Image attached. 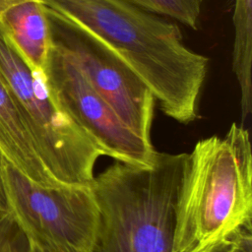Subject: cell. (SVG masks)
I'll list each match as a JSON object with an SVG mask.
<instances>
[{
	"label": "cell",
	"mask_w": 252,
	"mask_h": 252,
	"mask_svg": "<svg viewBox=\"0 0 252 252\" xmlns=\"http://www.w3.org/2000/svg\"><path fill=\"white\" fill-rule=\"evenodd\" d=\"M40 1L136 74L166 116L198 117L209 59L184 43L176 24L127 0Z\"/></svg>",
	"instance_id": "1"
},
{
	"label": "cell",
	"mask_w": 252,
	"mask_h": 252,
	"mask_svg": "<svg viewBox=\"0 0 252 252\" xmlns=\"http://www.w3.org/2000/svg\"><path fill=\"white\" fill-rule=\"evenodd\" d=\"M174 252H225L252 226L250 135L233 123L224 136L198 141L187 154L178 188Z\"/></svg>",
	"instance_id": "2"
},
{
	"label": "cell",
	"mask_w": 252,
	"mask_h": 252,
	"mask_svg": "<svg viewBox=\"0 0 252 252\" xmlns=\"http://www.w3.org/2000/svg\"><path fill=\"white\" fill-rule=\"evenodd\" d=\"M187 154L157 153L152 166L116 161L91 188L100 222L94 252H174V213Z\"/></svg>",
	"instance_id": "3"
},
{
	"label": "cell",
	"mask_w": 252,
	"mask_h": 252,
	"mask_svg": "<svg viewBox=\"0 0 252 252\" xmlns=\"http://www.w3.org/2000/svg\"><path fill=\"white\" fill-rule=\"evenodd\" d=\"M1 175L7 212L30 242L45 248L94 251L100 215L91 185L41 186L3 156Z\"/></svg>",
	"instance_id": "4"
},
{
	"label": "cell",
	"mask_w": 252,
	"mask_h": 252,
	"mask_svg": "<svg viewBox=\"0 0 252 252\" xmlns=\"http://www.w3.org/2000/svg\"><path fill=\"white\" fill-rule=\"evenodd\" d=\"M0 76L10 90L46 166L67 165L88 150L91 144L88 133L50 93L45 74L32 71L1 23Z\"/></svg>",
	"instance_id": "5"
},
{
	"label": "cell",
	"mask_w": 252,
	"mask_h": 252,
	"mask_svg": "<svg viewBox=\"0 0 252 252\" xmlns=\"http://www.w3.org/2000/svg\"><path fill=\"white\" fill-rule=\"evenodd\" d=\"M44 74L49 91L61 106L116 161L152 166L157 151L129 130L93 89L72 56L52 41Z\"/></svg>",
	"instance_id": "6"
},
{
	"label": "cell",
	"mask_w": 252,
	"mask_h": 252,
	"mask_svg": "<svg viewBox=\"0 0 252 252\" xmlns=\"http://www.w3.org/2000/svg\"><path fill=\"white\" fill-rule=\"evenodd\" d=\"M51 39L75 60L97 94L120 121L148 144L155 96L149 88L116 57L79 29L45 7Z\"/></svg>",
	"instance_id": "7"
},
{
	"label": "cell",
	"mask_w": 252,
	"mask_h": 252,
	"mask_svg": "<svg viewBox=\"0 0 252 252\" xmlns=\"http://www.w3.org/2000/svg\"><path fill=\"white\" fill-rule=\"evenodd\" d=\"M0 153L30 180L46 187L60 185L47 170L13 95L0 76Z\"/></svg>",
	"instance_id": "8"
},
{
	"label": "cell",
	"mask_w": 252,
	"mask_h": 252,
	"mask_svg": "<svg viewBox=\"0 0 252 252\" xmlns=\"http://www.w3.org/2000/svg\"><path fill=\"white\" fill-rule=\"evenodd\" d=\"M0 23L32 71L44 73L52 39L41 1L28 0L9 8L0 16Z\"/></svg>",
	"instance_id": "9"
},
{
	"label": "cell",
	"mask_w": 252,
	"mask_h": 252,
	"mask_svg": "<svg viewBox=\"0 0 252 252\" xmlns=\"http://www.w3.org/2000/svg\"><path fill=\"white\" fill-rule=\"evenodd\" d=\"M232 72L240 89L241 120L252 110V0H233Z\"/></svg>",
	"instance_id": "10"
},
{
	"label": "cell",
	"mask_w": 252,
	"mask_h": 252,
	"mask_svg": "<svg viewBox=\"0 0 252 252\" xmlns=\"http://www.w3.org/2000/svg\"><path fill=\"white\" fill-rule=\"evenodd\" d=\"M148 12L174 19L180 24L198 29L201 7L204 0H127Z\"/></svg>",
	"instance_id": "11"
},
{
	"label": "cell",
	"mask_w": 252,
	"mask_h": 252,
	"mask_svg": "<svg viewBox=\"0 0 252 252\" xmlns=\"http://www.w3.org/2000/svg\"><path fill=\"white\" fill-rule=\"evenodd\" d=\"M29 240L7 212L0 216V252H29Z\"/></svg>",
	"instance_id": "12"
},
{
	"label": "cell",
	"mask_w": 252,
	"mask_h": 252,
	"mask_svg": "<svg viewBox=\"0 0 252 252\" xmlns=\"http://www.w3.org/2000/svg\"><path fill=\"white\" fill-rule=\"evenodd\" d=\"M29 252H76V251H69V250H63V249H56V248H45L40 247L38 245H35L29 241Z\"/></svg>",
	"instance_id": "13"
},
{
	"label": "cell",
	"mask_w": 252,
	"mask_h": 252,
	"mask_svg": "<svg viewBox=\"0 0 252 252\" xmlns=\"http://www.w3.org/2000/svg\"><path fill=\"white\" fill-rule=\"evenodd\" d=\"M1 162H2V155L0 153V216L7 213V207H6V201H5V195L3 191V185H2V175H1Z\"/></svg>",
	"instance_id": "14"
},
{
	"label": "cell",
	"mask_w": 252,
	"mask_h": 252,
	"mask_svg": "<svg viewBox=\"0 0 252 252\" xmlns=\"http://www.w3.org/2000/svg\"><path fill=\"white\" fill-rule=\"evenodd\" d=\"M28 0H0V16L9 8Z\"/></svg>",
	"instance_id": "15"
}]
</instances>
